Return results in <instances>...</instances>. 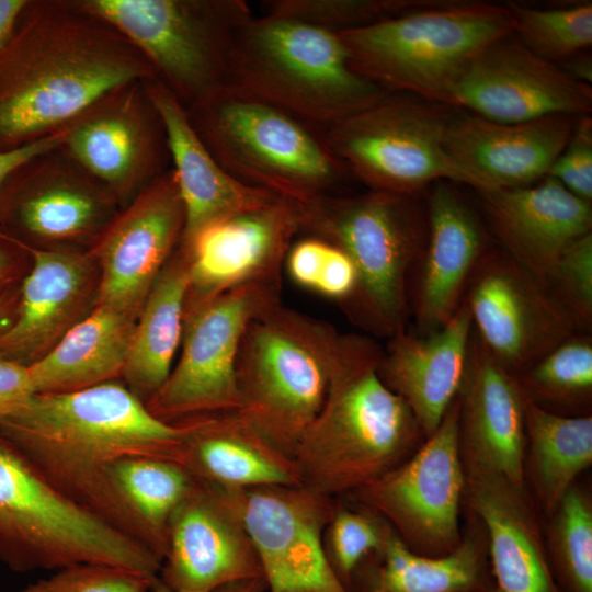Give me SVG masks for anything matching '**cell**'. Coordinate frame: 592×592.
<instances>
[{"mask_svg": "<svg viewBox=\"0 0 592 592\" xmlns=\"http://www.w3.org/2000/svg\"><path fill=\"white\" fill-rule=\"evenodd\" d=\"M0 435L61 496L163 560L166 546L123 497L112 468L128 457L180 465V423L157 419L113 380L70 392L34 394L0 422Z\"/></svg>", "mask_w": 592, "mask_h": 592, "instance_id": "cell-1", "label": "cell"}, {"mask_svg": "<svg viewBox=\"0 0 592 592\" xmlns=\"http://www.w3.org/2000/svg\"><path fill=\"white\" fill-rule=\"evenodd\" d=\"M156 79L146 57L78 1H27L0 46V151L60 129L119 87Z\"/></svg>", "mask_w": 592, "mask_h": 592, "instance_id": "cell-2", "label": "cell"}, {"mask_svg": "<svg viewBox=\"0 0 592 592\" xmlns=\"http://www.w3.org/2000/svg\"><path fill=\"white\" fill-rule=\"evenodd\" d=\"M382 355L374 339L340 334L325 402L292 456L303 486L328 497L360 490L415 445L421 429L382 379Z\"/></svg>", "mask_w": 592, "mask_h": 592, "instance_id": "cell-3", "label": "cell"}, {"mask_svg": "<svg viewBox=\"0 0 592 592\" xmlns=\"http://www.w3.org/2000/svg\"><path fill=\"white\" fill-rule=\"evenodd\" d=\"M421 194L369 190L354 196L323 195L299 204L300 234L342 249L353 261L358 284L342 308L352 322L390 339L406 330L410 289L428 238Z\"/></svg>", "mask_w": 592, "mask_h": 592, "instance_id": "cell-4", "label": "cell"}, {"mask_svg": "<svg viewBox=\"0 0 592 592\" xmlns=\"http://www.w3.org/2000/svg\"><path fill=\"white\" fill-rule=\"evenodd\" d=\"M229 84L325 128L389 93L352 67L337 33L271 14L237 31Z\"/></svg>", "mask_w": 592, "mask_h": 592, "instance_id": "cell-5", "label": "cell"}, {"mask_svg": "<svg viewBox=\"0 0 592 592\" xmlns=\"http://www.w3.org/2000/svg\"><path fill=\"white\" fill-rule=\"evenodd\" d=\"M512 33L505 4L429 0L373 25L337 33L352 67L389 93L446 105L471 59Z\"/></svg>", "mask_w": 592, "mask_h": 592, "instance_id": "cell-6", "label": "cell"}, {"mask_svg": "<svg viewBox=\"0 0 592 592\" xmlns=\"http://www.w3.org/2000/svg\"><path fill=\"white\" fill-rule=\"evenodd\" d=\"M339 338L331 323L282 303L241 338L237 412L289 457L325 402Z\"/></svg>", "mask_w": 592, "mask_h": 592, "instance_id": "cell-7", "label": "cell"}, {"mask_svg": "<svg viewBox=\"0 0 592 592\" xmlns=\"http://www.w3.org/2000/svg\"><path fill=\"white\" fill-rule=\"evenodd\" d=\"M185 110L210 153L243 184L305 204L349 177L322 135L234 86Z\"/></svg>", "mask_w": 592, "mask_h": 592, "instance_id": "cell-8", "label": "cell"}, {"mask_svg": "<svg viewBox=\"0 0 592 592\" xmlns=\"http://www.w3.org/2000/svg\"><path fill=\"white\" fill-rule=\"evenodd\" d=\"M0 561L15 572L107 565L161 590L155 554L61 496L1 435Z\"/></svg>", "mask_w": 592, "mask_h": 592, "instance_id": "cell-9", "label": "cell"}, {"mask_svg": "<svg viewBox=\"0 0 592 592\" xmlns=\"http://www.w3.org/2000/svg\"><path fill=\"white\" fill-rule=\"evenodd\" d=\"M78 2L129 41L185 109L229 84L236 33L253 16L242 0Z\"/></svg>", "mask_w": 592, "mask_h": 592, "instance_id": "cell-10", "label": "cell"}, {"mask_svg": "<svg viewBox=\"0 0 592 592\" xmlns=\"http://www.w3.org/2000/svg\"><path fill=\"white\" fill-rule=\"evenodd\" d=\"M455 109L406 93H388L371 106L328 127L333 155L372 191L422 194L445 180L485 191L445 147Z\"/></svg>", "mask_w": 592, "mask_h": 592, "instance_id": "cell-11", "label": "cell"}, {"mask_svg": "<svg viewBox=\"0 0 592 592\" xmlns=\"http://www.w3.org/2000/svg\"><path fill=\"white\" fill-rule=\"evenodd\" d=\"M281 301V282L251 283L184 311L181 353L162 386L145 402L157 419L237 411L236 361L248 325Z\"/></svg>", "mask_w": 592, "mask_h": 592, "instance_id": "cell-12", "label": "cell"}, {"mask_svg": "<svg viewBox=\"0 0 592 592\" xmlns=\"http://www.w3.org/2000/svg\"><path fill=\"white\" fill-rule=\"evenodd\" d=\"M465 486L456 397L411 457L358 492L395 525L411 550L443 556L462 542L458 517Z\"/></svg>", "mask_w": 592, "mask_h": 592, "instance_id": "cell-13", "label": "cell"}, {"mask_svg": "<svg viewBox=\"0 0 592 592\" xmlns=\"http://www.w3.org/2000/svg\"><path fill=\"white\" fill-rule=\"evenodd\" d=\"M463 299L478 340L515 376L578 332L545 285L501 248L481 258Z\"/></svg>", "mask_w": 592, "mask_h": 592, "instance_id": "cell-14", "label": "cell"}, {"mask_svg": "<svg viewBox=\"0 0 592 592\" xmlns=\"http://www.w3.org/2000/svg\"><path fill=\"white\" fill-rule=\"evenodd\" d=\"M242 519L269 592H350L323 549L331 497L303 485L241 489Z\"/></svg>", "mask_w": 592, "mask_h": 592, "instance_id": "cell-15", "label": "cell"}, {"mask_svg": "<svg viewBox=\"0 0 592 592\" xmlns=\"http://www.w3.org/2000/svg\"><path fill=\"white\" fill-rule=\"evenodd\" d=\"M64 129L62 150L117 203L166 171V135L145 81L109 92Z\"/></svg>", "mask_w": 592, "mask_h": 592, "instance_id": "cell-16", "label": "cell"}, {"mask_svg": "<svg viewBox=\"0 0 592 592\" xmlns=\"http://www.w3.org/2000/svg\"><path fill=\"white\" fill-rule=\"evenodd\" d=\"M240 491L195 478L167 524V553L159 572L167 592H212L263 578L242 519Z\"/></svg>", "mask_w": 592, "mask_h": 592, "instance_id": "cell-17", "label": "cell"}, {"mask_svg": "<svg viewBox=\"0 0 592 592\" xmlns=\"http://www.w3.org/2000/svg\"><path fill=\"white\" fill-rule=\"evenodd\" d=\"M446 105L499 123L582 116L592 111V87L536 56L511 33L471 59L452 86Z\"/></svg>", "mask_w": 592, "mask_h": 592, "instance_id": "cell-18", "label": "cell"}, {"mask_svg": "<svg viewBox=\"0 0 592 592\" xmlns=\"http://www.w3.org/2000/svg\"><path fill=\"white\" fill-rule=\"evenodd\" d=\"M117 202L57 148L12 177L0 205V230L39 248L94 242L115 217Z\"/></svg>", "mask_w": 592, "mask_h": 592, "instance_id": "cell-19", "label": "cell"}, {"mask_svg": "<svg viewBox=\"0 0 592 592\" xmlns=\"http://www.w3.org/2000/svg\"><path fill=\"white\" fill-rule=\"evenodd\" d=\"M185 214L172 169L139 191L89 252L99 271L96 305L138 316L153 282L178 248Z\"/></svg>", "mask_w": 592, "mask_h": 592, "instance_id": "cell-20", "label": "cell"}, {"mask_svg": "<svg viewBox=\"0 0 592 592\" xmlns=\"http://www.w3.org/2000/svg\"><path fill=\"white\" fill-rule=\"evenodd\" d=\"M301 230L299 203L285 197L216 221L185 244V310L236 287L281 282L285 258Z\"/></svg>", "mask_w": 592, "mask_h": 592, "instance_id": "cell-21", "label": "cell"}, {"mask_svg": "<svg viewBox=\"0 0 592 592\" xmlns=\"http://www.w3.org/2000/svg\"><path fill=\"white\" fill-rule=\"evenodd\" d=\"M21 243L31 263L20 282L15 317L0 333V358L29 367L95 307L99 271L90 253L75 248Z\"/></svg>", "mask_w": 592, "mask_h": 592, "instance_id": "cell-22", "label": "cell"}, {"mask_svg": "<svg viewBox=\"0 0 592 592\" xmlns=\"http://www.w3.org/2000/svg\"><path fill=\"white\" fill-rule=\"evenodd\" d=\"M428 191V238L410 289V314L421 334L437 330L455 314L473 272L492 248L487 228L456 183L436 181Z\"/></svg>", "mask_w": 592, "mask_h": 592, "instance_id": "cell-23", "label": "cell"}, {"mask_svg": "<svg viewBox=\"0 0 592 592\" xmlns=\"http://www.w3.org/2000/svg\"><path fill=\"white\" fill-rule=\"evenodd\" d=\"M457 398L463 460L525 488L524 395L516 376L494 360L474 329Z\"/></svg>", "mask_w": 592, "mask_h": 592, "instance_id": "cell-24", "label": "cell"}, {"mask_svg": "<svg viewBox=\"0 0 592 592\" xmlns=\"http://www.w3.org/2000/svg\"><path fill=\"white\" fill-rule=\"evenodd\" d=\"M476 192L501 249L543 284L561 253L592 232V204L548 175L528 186Z\"/></svg>", "mask_w": 592, "mask_h": 592, "instance_id": "cell-25", "label": "cell"}, {"mask_svg": "<svg viewBox=\"0 0 592 592\" xmlns=\"http://www.w3.org/2000/svg\"><path fill=\"white\" fill-rule=\"evenodd\" d=\"M579 117L550 115L499 123L464 112L451 122L445 147L482 182L485 191L528 186L548 175Z\"/></svg>", "mask_w": 592, "mask_h": 592, "instance_id": "cell-26", "label": "cell"}, {"mask_svg": "<svg viewBox=\"0 0 592 592\" xmlns=\"http://www.w3.org/2000/svg\"><path fill=\"white\" fill-rule=\"evenodd\" d=\"M471 333L470 310L463 299L437 330L426 334L401 331L383 349L379 375L410 408L425 437L459 392Z\"/></svg>", "mask_w": 592, "mask_h": 592, "instance_id": "cell-27", "label": "cell"}, {"mask_svg": "<svg viewBox=\"0 0 592 592\" xmlns=\"http://www.w3.org/2000/svg\"><path fill=\"white\" fill-rule=\"evenodd\" d=\"M145 89L162 124L184 207V229L179 244H185L216 221L280 197L229 174L195 132L183 104L161 81H145Z\"/></svg>", "mask_w": 592, "mask_h": 592, "instance_id": "cell-28", "label": "cell"}, {"mask_svg": "<svg viewBox=\"0 0 592 592\" xmlns=\"http://www.w3.org/2000/svg\"><path fill=\"white\" fill-rule=\"evenodd\" d=\"M463 463L465 490L489 539L492 592H561L525 488L473 463Z\"/></svg>", "mask_w": 592, "mask_h": 592, "instance_id": "cell-29", "label": "cell"}, {"mask_svg": "<svg viewBox=\"0 0 592 592\" xmlns=\"http://www.w3.org/2000/svg\"><path fill=\"white\" fill-rule=\"evenodd\" d=\"M178 423L183 428L180 465L197 479L228 489L301 485L294 459L237 411Z\"/></svg>", "mask_w": 592, "mask_h": 592, "instance_id": "cell-30", "label": "cell"}, {"mask_svg": "<svg viewBox=\"0 0 592 592\" xmlns=\"http://www.w3.org/2000/svg\"><path fill=\"white\" fill-rule=\"evenodd\" d=\"M137 316L95 307L29 366L35 394L77 391L122 378Z\"/></svg>", "mask_w": 592, "mask_h": 592, "instance_id": "cell-31", "label": "cell"}, {"mask_svg": "<svg viewBox=\"0 0 592 592\" xmlns=\"http://www.w3.org/2000/svg\"><path fill=\"white\" fill-rule=\"evenodd\" d=\"M189 267L177 248L153 282L130 337L123 384L146 402L166 382L181 346Z\"/></svg>", "mask_w": 592, "mask_h": 592, "instance_id": "cell-32", "label": "cell"}, {"mask_svg": "<svg viewBox=\"0 0 592 592\" xmlns=\"http://www.w3.org/2000/svg\"><path fill=\"white\" fill-rule=\"evenodd\" d=\"M379 553L365 592H492L487 554L474 538L449 554L426 556L388 528Z\"/></svg>", "mask_w": 592, "mask_h": 592, "instance_id": "cell-33", "label": "cell"}, {"mask_svg": "<svg viewBox=\"0 0 592 592\" xmlns=\"http://www.w3.org/2000/svg\"><path fill=\"white\" fill-rule=\"evenodd\" d=\"M524 419L533 485L543 509L553 513L592 463V417L556 413L524 395Z\"/></svg>", "mask_w": 592, "mask_h": 592, "instance_id": "cell-34", "label": "cell"}, {"mask_svg": "<svg viewBox=\"0 0 592 592\" xmlns=\"http://www.w3.org/2000/svg\"><path fill=\"white\" fill-rule=\"evenodd\" d=\"M113 480L133 510L167 548V524L193 487L183 466L159 458L128 457L112 468Z\"/></svg>", "mask_w": 592, "mask_h": 592, "instance_id": "cell-35", "label": "cell"}, {"mask_svg": "<svg viewBox=\"0 0 592 592\" xmlns=\"http://www.w3.org/2000/svg\"><path fill=\"white\" fill-rule=\"evenodd\" d=\"M535 403L587 406L592 396V338L577 332L516 376Z\"/></svg>", "mask_w": 592, "mask_h": 592, "instance_id": "cell-36", "label": "cell"}, {"mask_svg": "<svg viewBox=\"0 0 592 592\" xmlns=\"http://www.w3.org/2000/svg\"><path fill=\"white\" fill-rule=\"evenodd\" d=\"M513 35L533 54L560 65L592 44V3L539 9L505 3Z\"/></svg>", "mask_w": 592, "mask_h": 592, "instance_id": "cell-37", "label": "cell"}, {"mask_svg": "<svg viewBox=\"0 0 592 592\" xmlns=\"http://www.w3.org/2000/svg\"><path fill=\"white\" fill-rule=\"evenodd\" d=\"M554 513L548 558L561 592H592V505L572 486Z\"/></svg>", "mask_w": 592, "mask_h": 592, "instance_id": "cell-38", "label": "cell"}, {"mask_svg": "<svg viewBox=\"0 0 592 592\" xmlns=\"http://www.w3.org/2000/svg\"><path fill=\"white\" fill-rule=\"evenodd\" d=\"M429 0H270L263 14L295 19L341 33L363 29L424 5Z\"/></svg>", "mask_w": 592, "mask_h": 592, "instance_id": "cell-39", "label": "cell"}, {"mask_svg": "<svg viewBox=\"0 0 592 592\" xmlns=\"http://www.w3.org/2000/svg\"><path fill=\"white\" fill-rule=\"evenodd\" d=\"M553 298L578 332L592 329V232L573 241L560 255L545 282Z\"/></svg>", "mask_w": 592, "mask_h": 592, "instance_id": "cell-40", "label": "cell"}, {"mask_svg": "<svg viewBox=\"0 0 592 592\" xmlns=\"http://www.w3.org/2000/svg\"><path fill=\"white\" fill-rule=\"evenodd\" d=\"M387 530L369 515L345 509L334 511L329 523L328 557L346 588L362 560L382 549Z\"/></svg>", "mask_w": 592, "mask_h": 592, "instance_id": "cell-41", "label": "cell"}, {"mask_svg": "<svg viewBox=\"0 0 592 592\" xmlns=\"http://www.w3.org/2000/svg\"><path fill=\"white\" fill-rule=\"evenodd\" d=\"M20 592H153V585L143 574L127 569L76 563L29 583Z\"/></svg>", "mask_w": 592, "mask_h": 592, "instance_id": "cell-42", "label": "cell"}, {"mask_svg": "<svg viewBox=\"0 0 592 592\" xmlns=\"http://www.w3.org/2000/svg\"><path fill=\"white\" fill-rule=\"evenodd\" d=\"M548 177L577 197L592 204V118L580 116Z\"/></svg>", "mask_w": 592, "mask_h": 592, "instance_id": "cell-43", "label": "cell"}, {"mask_svg": "<svg viewBox=\"0 0 592 592\" xmlns=\"http://www.w3.org/2000/svg\"><path fill=\"white\" fill-rule=\"evenodd\" d=\"M29 367L0 358V422L34 395Z\"/></svg>", "mask_w": 592, "mask_h": 592, "instance_id": "cell-44", "label": "cell"}, {"mask_svg": "<svg viewBox=\"0 0 592 592\" xmlns=\"http://www.w3.org/2000/svg\"><path fill=\"white\" fill-rule=\"evenodd\" d=\"M65 129H60L26 145L0 151V205L8 183L16 171L31 160L62 146Z\"/></svg>", "mask_w": 592, "mask_h": 592, "instance_id": "cell-45", "label": "cell"}, {"mask_svg": "<svg viewBox=\"0 0 592 592\" xmlns=\"http://www.w3.org/2000/svg\"><path fill=\"white\" fill-rule=\"evenodd\" d=\"M26 254L19 240L0 230V294L21 282L23 255Z\"/></svg>", "mask_w": 592, "mask_h": 592, "instance_id": "cell-46", "label": "cell"}, {"mask_svg": "<svg viewBox=\"0 0 592 592\" xmlns=\"http://www.w3.org/2000/svg\"><path fill=\"white\" fill-rule=\"evenodd\" d=\"M29 0H0V46L11 34Z\"/></svg>", "mask_w": 592, "mask_h": 592, "instance_id": "cell-47", "label": "cell"}, {"mask_svg": "<svg viewBox=\"0 0 592 592\" xmlns=\"http://www.w3.org/2000/svg\"><path fill=\"white\" fill-rule=\"evenodd\" d=\"M557 66H559L572 79L591 86L592 58L588 52L578 54Z\"/></svg>", "mask_w": 592, "mask_h": 592, "instance_id": "cell-48", "label": "cell"}, {"mask_svg": "<svg viewBox=\"0 0 592 592\" xmlns=\"http://www.w3.org/2000/svg\"><path fill=\"white\" fill-rule=\"evenodd\" d=\"M20 283L0 294V333L13 321L19 303Z\"/></svg>", "mask_w": 592, "mask_h": 592, "instance_id": "cell-49", "label": "cell"}, {"mask_svg": "<svg viewBox=\"0 0 592 592\" xmlns=\"http://www.w3.org/2000/svg\"><path fill=\"white\" fill-rule=\"evenodd\" d=\"M265 590L264 578H253L225 584L212 592H264Z\"/></svg>", "mask_w": 592, "mask_h": 592, "instance_id": "cell-50", "label": "cell"}]
</instances>
